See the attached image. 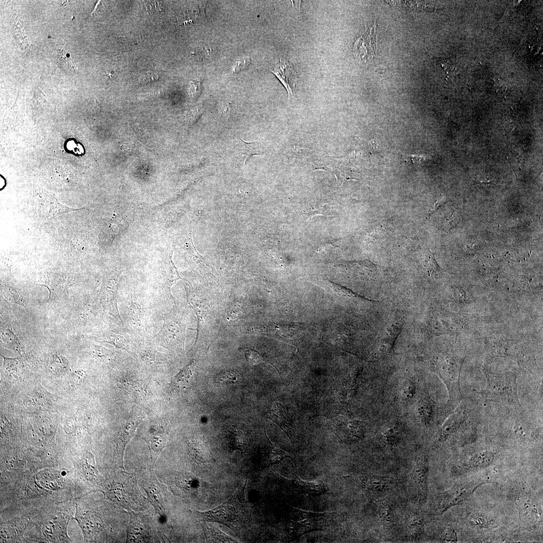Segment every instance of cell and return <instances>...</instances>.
<instances>
[{
	"mask_svg": "<svg viewBox=\"0 0 543 543\" xmlns=\"http://www.w3.org/2000/svg\"><path fill=\"white\" fill-rule=\"evenodd\" d=\"M205 533L206 537L213 542H235L233 539L223 533L219 529L215 528L213 527H209L207 526L205 528Z\"/></svg>",
	"mask_w": 543,
	"mask_h": 543,
	"instance_id": "obj_31",
	"label": "cell"
},
{
	"mask_svg": "<svg viewBox=\"0 0 543 543\" xmlns=\"http://www.w3.org/2000/svg\"><path fill=\"white\" fill-rule=\"evenodd\" d=\"M195 370V361L192 360L172 379L171 382L172 388L176 391L184 390L188 385Z\"/></svg>",
	"mask_w": 543,
	"mask_h": 543,
	"instance_id": "obj_18",
	"label": "cell"
},
{
	"mask_svg": "<svg viewBox=\"0 0 543 543\" xmlns=\"http://www.w3.org/2000/svg\"><path fill=\"white\" fill-rule=\"evenodd\" d=\"M379 516L384 525L392 527L396 524L395 515L390 506L386 504L382 506L379 511Z\"/></svg>",
	"mask_w": 543,
	"mask_h": 543,
	"instance_id": "obj_28",
	"label": "cell"
},
{
	"mask_svg": "<svg viewBox=\"0 0 543 543\" xmlns=\"http://www.w3.org/2000/svg\"><path fill=\"white\" fill-rule=\"evenodd\" d=\"M338 434L347 440L362 439L365 434V428L362 422L351 420L342 422L337 428Z\"/></svg>",
	"mask_w": 543,
	"mask_h": 543,
	"instance_id": "obj_17",
	"label": "cell"
},
{
	"mask_svg": "<svg viewBox=\"0 0 543 543\" xmlns=\"http://www.w3.org/2000/svg\"><path fill=\"white\" fill-rule=\"evenodd\" d=\"M250 63V60L248 58H243L238 60L234 64L232 72L237 73L241 70L247 68Z\"/></svg>",
	"mask_w": 543,
	"mask_h": 543,
	"instance_id": "obj_43",
	"label": "cell"
},
{
	"mask_svg": "<svg viewBox=\"0 0 543 543\" xmlns=\"http://www.w3.org/2000/svg\"><path fill=\"white\" fill-rule=\"evenodd\" d=\"M240 505L239 501L232 498L209 511L196 512L202 520L220 523L233 529L241 524Z\"/></svg>",
	"mask_w": 543,
	"mask_h": 543,
	"instance_id": "obj_5",
	"label": "cell"
},
{
	"mask_svg": "<svg viewBox=\"0 0 543 543\" xmlns=\"http://www.w3.org/2000/svg\"><path fill=\"white\" fill-rule=\"evenodd\" d=\"M192 450L196 458L203 462L212 461L213 456L210 447L204 439H198L191 444Z\"/></svg>",
	"mask_w": 543,
	"mask_h": 543,
	"instance_id": "obj_24",
	"label": "cell"
},
{
	"mask_svg": "<svg viewBox=\"0 0 543 543\" xmlns=\"http://www.w3.org/2000/svg\"><path fill=\"white\" fill-rule=\"evenodd\" d=\"M145 8L149 13L159 14L163 12V5L159 1H143Z\"/></svg>",
	"mask_w": 543,
	"mask_h": 543,
	"instance_id": "obj_39",
	"label": "cell"
},
{
	"mask_svg": "<svg viewBox=\"0 0 543 543\" xmlns=\"http://www.w3.org/2000/svg\"><path fill=\"white\" fill-rule=\"evenodd\" d=\"M57 57L59 60V65L64 70L76 72L75 66L73 64L68 53L63 49H58Z\"/></svg>",
	"mask_w": 543,
	"mask_h": 543,
	"instance_id": "obj_36",
	"label": "cell"
},
{
	"mask_svg": "<svg viewBox=\"0 0 543 543\" xmlns=\"http://www.w3.org/2000/svg\"><path fill=\"white\" fill-rule=\"evenodd\" d=\"M100 335L97 338L100 340L110 343L118 348L129 350L130 341L129 338H128L126 335L127 334H124L123 332L110 331L105 332Z\"/></svg>",
	"mask_w": 543,
	"mask_h": 543,
	"instance_id": "obj_21",
	"label": "cell"
},
{
	"mask_svg": "<svg viewBox=\"0 0 543 543\" xmlns=\"http://www.w3.org/2000/svg\"><path fill=\"white\" fill-rule=\"evenodd\" d=\"M172 254L169 256L166 263L163 265L162 276L163 285L167 289L170 297L174 300L171 294V288L177 280L183 279L179 276L177 268L172 260Z\"/></svg>",
	"mask_w": 543,
	"mask_h": 543,
	"instance_id": "obj_20",
	"label": "cell"
},
{
	"mask_svg": "<svg viewBox=\"0 0 543 543\" xmlns=\"http://www.w3.org/2000/svg\"><path fill=\"white\" fill-rule=\"evenodd\" d=\"M428 474V459L426 456H423L417 460L413 470V477L420 502H424L426 498Z\"/></svg>",
	"mask_w": 543,
	"mask_h": 543,
	"instance_id": "obj_12",
	"label": "cell"
},
{
	"mask_svg": "<svg viewBox=\"0 0 543 543\" xmlns=\"http://www.w3.org/2000/svg\"><path fill=\"white\" fill-rule=\"evenodd\" d=\"M483 372L486 377V386L484 390L478 393L488 401L514 407L521 411L523 410L518 396L515 374H495L485 369Z\"/></svg>",
	"mask_w": 543,
	"mask_h": 543,
	"instance_id": "obj_2",
	"label": "cell"
},
{
	"mask_svg": "<svg viewBox=\"0 0 543 543\" xmlns=\"http://www.w3.org/2000/svg\"><path fill=\"white\" fill-rule=\"evenodd\" d=\"M84 379L83 371L78 370L72 376V381L74 385H79L82 382Z\"/></svg>",
	"mask_w": 543,
	"mask_h": 543,
	"instance_id": "obj_48",
	"label": "cell"
},
{
	"mask_svg": "<svg viewBox=\"0 0 543 543\" xmlns=\"http://www.w3.org/2000/svg\"><path fill=\"white\" fill-rule=\"evenodd\" d=\"M417 416L419 420L425 425L430 424L435 415L433 402L428 397L419 401L416 409Z\"/></svg>",
	"mask_w": 543,
	"mask_h": 543,
	"instance_id": "obj_19",
	"label": "cell"
},
{
	"mask_svg": "<svg viewBox=\"0 0 543 543\" xmlns=\"http://www.w3.org/2000/svg\"><path fill=\"white\" fill-rule=\"evenodd\" d=\"M84 464L85 471L93 480L99 478V474L96 469L94 459L92 455L87 453L84 458Z\"/></svg>",
	"mask_w": 543,
	"mask_h": 543,
	"instance_id": "obj_38",
	"label": "cell"
},
{
	"mask_svg": "<svg viewBox=\"0 0 543 543\" xmlns=\"http://www.w3.org/2000/svg\"><path fill=\"white\" fill-rule=\"evenodd\" d=\"M483 483H484L462 484L454 487L442 496L436 512L441 514L449 507L461 503L466 500L479 486Z\"/></svg>",
	"mask_w": 543,
	"mask_h": 543,
	"instance_id": "obj_9",
	"label": "cell"
},
{
	"mask_svg": "<svg viewBox=\"0 0 543 543\" xmlns=\"http://www.w3.org/2000/svg\"><path fill=\"white\" fill-rule=\"evenodd\" d=\"M424 518L418 509L410 515L407 522V528L410 536L414 539H419L422 535L424 530Z\"/></svg>",
	"mask_w": 543,
	"mask_h": 543,
	"instance_id": "obj_22",
	"label": "cell"
},
{
	"mask_svg": "<svg viewBox=\"0 0 543 543\" xmlns=\"http://www.w3.org/2000/svg\"><path fill=\"white\" fill-rule=\"evenodd\" d=\"M469 412L465 411L460 406L449 415L442 424L434 443L444 441L448 437L457 432L469 420Z\"/></svg>",
	"mask_w": 543,
	"mask_h": 543,
	"instance_id": "obj_10",
	"label": "cell"
},
{
	"mask_svg": "<svg viewBox=\"0 0 543 543\" xmlns=\"http://www.w3.org/2000/svg\"><path fill=\"white\" fill-rule=\"evenodd\" d=\"M519 504L521 508V514L526 521L532 524L537 521L538 512L531 501L524 499H521Z\"/></svg>",
	"mask_w": 543,
	"mask_h": 543,
	"instance_id": "obj_25",
	"label": "cell"
},
{
	"mask_svg": "<svg viewBox=\"0 0 543 543\" xmlns=\"http://www.w3.org/2000/svg\"><path fill=\"white\" fill-rule=\"evenodd\" d=\"M415 390L414 383L412 380L406 379L400 385L399 395L403 400L410 399L414 396Z\"/></svg>",
	"mask_w": 543,
	"mask_h": 543,
	"instance_id": "obj_33",
	"label": "cell"
},
{
	"mask_svg": "<svg viewBox=\"0 0 543 543\" xmlns=\"http://www.w3.org/2000/svg\"><path fill=\"white\" fill-rule=\"evenodd\" d=\"M399 427L393 426L386 428L383 432V437L388 444L394 445L399 442L400 437Z\"/></svg>",
	"mask_w": 543,
	"mask_h": 543,
	"instance_id": "obj_37",
	"label": "cell"
},
{
	"mask_svg": "<svg viewBox=\"0 0 543 543\" xmlns=\"http://www.w3.org/2000/svg\"><path fill=\"white\" fill-rule=\"evenodd\" d=\"M287 457L293 460L289 453L286 452L279 446L269 441L264 457V462L266 465L277 463Z\"/></svg>",
	"mask_w": 543,
	"mask_h": 543,
	"instance_id": "obj_23",
	"label": "cell"
},
{
	"mask_svg": "<svg viewBox=\"0 0 543 543\" xmlns=\"http://www.w3.org/2000/svg\"><path fill=\"white\" fill-rule=\"evenodd\" d=\"M50 366L52 370L56 373H62L67 370L68 361L63 356L55 354L51 357Z\"/></svg>",
	"mask_w": 543,
	"mask_h": 543,
	"instance_id": "obj_35",
	"label": "cell"
},
{
	"mask_svg": "<svg viewBox=\"0 0 543 543\" xmlns=\"http://www.w3.org/2000/svg\"><path fill=\"white\" fill-rule=\"evenodd\" d=\"M470 520L473 525L482 527L487 524L486 518L481 514H473L470 517Z\"/></svg>",
	"mask_w": 543,
	"mask_h": 543,
	"instance_id": "obj_44",
	"label": "cell"
},
{
	"mask_svg": "<svg viewBox=\"0 0 543 543\" xmlns=\"http://www.w3.org/2000/svg\"><path fill=\"white\" fill-rule=\"evenodd\" d=\"M282 479L288 488L294 493L318 496L326 491L322 485L315 481H304L298 477L291 479Z\"/></svg>",
	"mask_w": 543,
	"mask_h": 543,
	"instance_id": "obj_13",
	"label": "cell"
},
{
	"mask_svg": "<svg viewBox=\"0 0 543 543\" xmlns=\"http://www.w3.org/2000/svg\"><path fill=\"white\" fill-rule=\"evenodd\" d=\"M402 159L403 161L410 163L412 164H419L426 159V156L423 154L414 155H402Z\"/></svg>",
	"mask_w": 543,
	"mask_h": 543,
	"instance_id": "obj_42",
	"label": "cell"
},
{
	"mask_svg": "<svg viewBox=\"0 0 543 543\" xmlns=\"http://www.w3.org/2000/svg\"><path fill=\"white\" fill-rule=\"evenodd\" d=\"M239 147V150L243 157L244 163L251 156L260 155L261 150L257 143H246L243 141Z\"/></svg>",
	"mask_w": 543,
	"mask_h": 543,
	"instance_id": "obj_30",
	"label": "cell"
},
{
	"mask_svg": "<svg viewBox=\"0 0 543 543\" xmlns=\"http://www.w3.org/2000/svg\"><path fill=\"white\" fill-rule=\"evenodd\" d=\"M3 295L5 298L10 302L15 303L21 305L24 308H26L25 302L15 290H9L8 292H6V293H4Z\"/></svg>",
	"mask_w": 543,
	"mask_h": 543,
	"instance_id": "obj_41",
	"label": "cell"
},
{
	"mask_svg": "<svg viewBox=\"0 0 543 543\" xmlns=\"http://www.w3.org/2000/svg\"><path fill=\"white\" fill-rule=\"evenodd\" d=\"M326 515L293 508L288 522L289 535L297 537L305 533L322 529Z\"/></svg>",
	"mask_w": 543,
	"mask_h": 543,
	"instance_id": "obj_4",
	"label": "cell"
},
{
	"mask_svg": "<svg viewBox=\"0 0 543 543\" xmlns=\"http://www.w3.org/2000/svg\"><path fill=\"white\" fill-rule=\"evenodd\" d=\"M104 490L109 499L129 512L143 511L148 505L147 499L138 488L136 477L123 470L110 479Z\"/></svg>",
	"mask_w": 543,
	"mask_h": 543,
	"instance_id": "obj_1",
	"label": "cell"
},
{
	"mask_svg": "<svg viewBox=\"0 0 543 543\" xmlns=\"http://www.w3.org/2000/svg\"><path fill=\"white\" fill-rule=\"evenodd\" d=\"M495 454L490 451H482L475 454L470 459V464L475 467H484L491 464Z\"/></svg>",
	"mask_w": 543,
	"mask_h": 543,
	"instance_id": "obj_27",
	"label": "cell"
},
{
	"mask_svg": "<svg viewBox=\"0 0 543 543\" xmlns=\"http://www.w3.org/2000/svg\"><path fill=\"white\" fill-rule=\"evenodd\" d=\"M269 417L290 438L293 430V421L285 407L280 403H274L270 409Z\"/></svg>",
	"mask_w": 543,
	"mask_h": 543,
	"instance_id": "obj_15",
	"label": "cell"
},
{
	"mask_svg": "<svg viewBox=\"0 0 543 543\" xmlns=\"http://www.w3.org/2000/svg\"><path fill=\"white\" fill-rule=\"evenodd\" d=\"M444 542H457V536L456 531L452 528H448L445 532L444 537L443 538Z\"/></svg>",
	"mask_w": 543,
	"mask_h": 543,
	"instance_id": "obj_47",
	"label": "cell"
},
{
	"mask_svg": "<svg viewBox=\"0 0 543 543\" xmlns=\"http://www.w3.org/2000/svg\"><path fill=\"white\" fill-rule=\"evenodd\" d=\"M89 350L94 357L102 360L110 359L114 354L112 350L95 344L90 345Z\"/></svg>",
	"mask_w": 543,
	"mask_h": 543,
	"instance_id": "obj_34",
	"label": "cell"
},
{
	"mask_svg": "<svg viewBox=\"0 0 543 543\" xmlns=\"http://www.w3.org/2000/svg\"><path fill=\"white\" fill-rule=\"evenodd\" d=\"M139 419H133L125 423L119 433L117 442L116 456L119 467L124 469L123 458L127 444L133 437L138 424Z\"/></svg>",
	"mask_w": 543,
	"mask_h": 543,
	"instance_id": "obj_14",
	"label": "cell"
},
{
	"mask_svg": "<svg viewBox=\"0 0 543 543\" xmlns=\"http://www.w3.org/2000/svg\"><path fill=\"white\" fill-rule=\"evenodd\" d=\"M246 362L250 365H255L263 361V358L260 353L253 349H248L244 352Z\"/></svg>",
	"mask_w": 543,
	"mask_h": 543,
	"instance_id": "obj_40",
	"label": "cell"
},
{
	"mask_svg": "<svg viewBox=\"0 0 543 543\" xmlns=\"http://www.w3.org/2000/svg\"><path fill=\"white\" fill-rule=\"evenodd\" d=\"M217 50L216 47L208 45L198 47L195 51V54L201 61L210 60L216 55Z\"/></svg>",
	"mask_w": 543,
	"mask_h": 543,
	"instance_id": "obj_32",
	"label": "cell"
},
{
	"mask_svg": "<svg viewBox=\"0 0 543 543\" xmlns=\"http://www.w3.org/2000/svg\"><path fill=\"white\" fill-rule=\"evenodd\" d=\"M185 335V328L179 320L167 316L164 318L163 324L154 339L156 343L167 348H182Z\"/></svg>",
	"mask_w": 543,
	"mask_h": 543,
	"instance_id": "obj_6",
	"label": "cell"
},
{
	"mask_svg": "<svg viewBox=\"0 0 543 543\" xmlns=\"http://www.w3.org/2000/svg\"><path fill=\"white\" fill-rule=\"evenodd\" d=\"M241 376L236 372L229 370L220 372L215 378L216 383L222 385L236 384L240 382Z\"/></svg>",
	"mask_w": 543,
	"mask_h": 543,
	"instance_id": "obj_26",
	"label": "cell"
},
{
	"mask_svg": "<svg viewBox=\"0 0 543 543\" xmlns=\"http://www.w3.org/2000/svg\"><path fill=\"white\" fill-rule=\"evenodd\" d=\"M121 271L117 270L104 276L98 298L103 311L113 318L122 327L125 323L121 318L117 306V291Z\"/></svg>",
	"mask_w": 543,
	"mask_h": 543,
	"instance_id": "obj_3",
	"label": "cell"
},
{
	"mask_svg": "<svg viewBox=\"0 0 543 543\" xmlns=\"http://www.w3.org/2000/svg\"><path fill=\"white\" fill-rule=\"evenodd\" d=\"M201 82L197 80H192L190 82L189 94L191 97H196L199 95L201 93Z\"/></svg>",
	"mask_w": 543,
	"mask_h": 543,
	"instance_id": "obj_46",
	"label": "cell"
},
{
	"mask_svg": "<svg viewBox=\"0 0 543 543\" xmlns=\"http://www.w3.org/2000/svg\"><path fill=\"white\" fill-rule=\"evenodd\" d=\"M159 78V75L156 72H148L142 74L139 78L140 82L148 83L156 81Z\"/></svg>",
	"mask_w": 543,
	"mask_h": 543,
	"instance_id": "obj_45",
	"label": "cell"
},
{
	"mask_svg": "<svg viewBox=\"0 0 543 543\" xmlns=\"http://www.w3.org/2000/svg\"><path fill=\"white\" fill-rule=\"evenodd\" d=\"M360 481L363 488L372 493L383 492L394 484L391 479L373 475H363Z\"/></svg>",
	"mask_w": 543,
	"mask_h": 543,
	"instance_id": "obj_16",
	"label": "cell"
},
{
	"mask_svg": "<svg viewBox=\"0 0 543 543\" xmlns=\"http://www.w3.org/2000/svg\"><path fill=\"white\" fill-rule=\"evenodd\" d=\"M270 71L277 76L285 86L289 98L293 96L297 77V73L291 63L287 61L281 60Z\"/></svg>",
	"mask_w": 543,
	"mask_h": 543,
	"instance_id": "obj_11",
	"label": "cell"
},
{
	"mask_svg": "<svg viewBox=\"0 0 543 543\" xmlns=\"http://www.w3.org/2000/svg\"><path fill=\"white\" fill-rule=\"evenodd\" d=\"M130 520L127 530V541L146 542L154 540L155 536L153 525L146 517L138 512H129Z\"/></svg>",
	"mask_w": 543,
	"mask_h": 543,
	"instance_id": "obj_7",
	"label": "cell"
},
{
	"mask_svg": "<svg viewBox=\"0 0 543 543\" xmlns=\"http://www.w3.org/2000/svg\"><path fill=\"white\" fill-rule=\"evenodd\" d=\"M231 106L229 103H224L220 107L221 113L223 115L228 116L230 112Z\"/></svg>",
	"mask_w": 543,
	"mask_h": 543,
	"instance_id": "obj_49",
	"label": "cell"
},
{
	"mask_svg": "<svg viewBox=\"0 0 543 543\" xmlns=\"http://www.w3.org/2000/svg\"><path fill=\"white\" fill-rule=\"evenodd\" d=\"M166 435L163 432L155 433L149 436L148 444L154 452H160L166 442Z\"/></svg>",
	"mask_w": 543,
	"mask_h": 543,
	"instance_id": "obj_29",
	"label": "cell"
},
{
	"mask_svg": "<svg viewBox=\"0 0 543 543\" xmlns=\"http://www.w3.org/2000/svg\"><path fill=\"white\" fill-rule=\"evenodd\" d=\"M140 485L146 493L148 499L156 511L161 516L165 513V492L164 486L155 477L152 470L141 475Z\"/></svg>",
	"mask_w": 543,
	"mask_h": 543,
	"instance_id": "obj_8",
	"label": "cell"
}]
</instances>
